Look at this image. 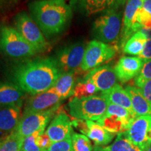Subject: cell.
Returning a JSON list of instances; mask_svg holds the SVG:
<instances>
[{
    "label": "cell",
    "instance_id": "cell-27",
    "mask_svg": "<svg viewBox=\"0 0 151 151\" xmlns=\"http://www.w3.org/2000/svg\"><path fill=\"white\" fill-rule=\"evenodd\" d=\"M23 140L14 130L10 134L0 140V151H20Z\"/></svg>",
    "mask_w": 151,
    "mask_h": 151
},
{
    "label": "cell",
    "instance_id": "cell-23",
    "mask_svg": "<svg viewBox=\"0 0 151 151\" xmlns=\"http://www.w3.org/2000/svg\"><path fill=\"white\" fill-rule=\"evenodd\" d=\"M101 127L111 133L118 134L126 132L129 128L131 122L124 120L115 115L105 114L100 120L97 121Z\"/></svg>",
    "mask_w": 151,
    "mask_h": 151
},
{
    "label": "cell",
    "instance_id": "cell-16",
    "mask_svg": "<svg viewBox=\"0 0 151 151\" xmlns=\"http://www.w3.org/2000/svg\"><path fill=\"white\" fill-rule=\"evenodd\" d=\"M72 124L70 118L64 113H59L55 117L47 128L46 133L52 143L65 140L71 137Z\"/></svg>",
    "mask_w": 151,
    "mask_h": 151
},
{
    "label": "cell",
    "instance_id": "cell-13",
    "mask_svg": "<svg viewBox=\"0 0 151 151\" xmlns=\"http://www.w3.org/2000/svg\"><path fill=\"white\" fill-rule=\"evenodd\" d=\"M62 99L51 90L33 94L26 103L23 114L46 111L60 106Z\"/></svg>",
    "mask_w": 151,
    "mask_h": 151
},
{
    "label": "cell",
    "instance_id": "cell-3",
    "mask_svg": "<svg viewBox=\"0 0 151 151\" xmlns=\"http://www.w3.org/2000/svg\"><path fill=\"white\" fill-rule=\"evenodd\" d=\"M122 9L103 13L93 23L92 34L96 40L109 44L119 42L122 28Z\"/></svg>",
    "mask_w": 151,
    "mask_h": 151
},
{
    "label": "cell",
    "instance_id": "cell-2",
    "mask_svg": "<svg viewBox=\"0 0 151 151\" xmlns=\"http://www.w3.org/2000/svg\"><path fill=\"white\" fill-rule=\"evenodd\" d=\"M29 9L31 18L47 37L62 32L72 16V9L65 0H37Z\"/></svg>",
    "mask_w": 151,
    "mask_h": 151
},
{
    "label": "cell",
    "instance_id": "cell-21",
    "mask_svg": "<svg viewBox=\"0 0 151 151\" xmlns=\"http://www.w3.org/2000/svg\"><path fill=\"white\" fill-rule=\"evenodd\" d=\"M88 132L86 136L92 140L96 146H104L110 143L114 139L115 134L111 133L101 127L97 122L86 120Z\"/></svg>",
    "mask_w": 151,
    "mask_h": 151
},
{
    "label": "cell",
    "instance_id": "cell-39",
    "mask_svg": "<svg viewBox=\"0 0 151 151\" xmlns=\"http://www.w3.org/2000/svg\"><path fill=\"white\" fill-rule=\"evenodd\" d=\"M148 138L149 140L151 141V123L150 124V127H149V129L148 131Z\"/></svg>",
    "mask_w": 151,
    "mask_h": 151
},
{
    "label": "cell",
    "instance_id": "cell-35",
    "mask_svg": "<svg viewBox=\"0 0 151 151\" xmlns=\"http://www.w3.org/2000/svg\"><path fill=\"white\" fill-rule=\"evenodd\" d=\"M71 124H72V127H74L76 129H78L82 134L86 136L88 134V127L86 120L75 118L71 121Z\"/></svg>",
    "mask_w": 151,
    "mask_h": 151
},
{
    "label": "cell",
    "instance_id": "cell-38",
    "mask_svg": "<svg viewBox=\"0 0 151 151\" xmlns=\"http://www.w3.org/2000/svg\"><path fill=\"white\" fill-rule=\"evenodd\" d=\"M141 31L146 35L148 39H151V28L150 29H142Z\"/></svg>",
    "mask_w": 151,
    "mask_h": 151
},
{
    "label": "cell",
    "instance_id": "cell-28",
    "mask_svg": "<svg viewBox=\"0 0 151 151\" xmlns=\"http://www.w3.org/2000/svg\"><path fill=\"white\" fill-rule=\"evenodd\" d=\"M71 143L73 151H92V146L87 136L82 134L73 133Z\"/></svg>",
    "mask_w": 151,
    "mask_h": 151
},
{
    "label": "cell",
    "instance_id": "cell-6",
    "mask_svg": "<svg viewBox=\"0 0 151 151\" xmlns=\"http://www.w3.org/2000/svg\"><path fill=\"white\" fill-rule=\"evenodd\" d=\"M117 47L96 39L90 41L85 50L81 70L89 71L110 61L116 54Z\"/></svg>",
    "mask_w": 151,
    "mask_h": 151
},
{
    "label": "cell",
    "instance_id": "cell-1",
    "mask_svg": "<svg viewBox=\"0 0 151 151\" xmlns=\"http://www.w3.org/2000/svg\"><path fill=\"white\" fill-rule=\"evenodd\" d=\"M62 73L53 58H37L17 66L13 79L24 92L33 95L50 90Z\"/></svg>",
    "mask_w": 151,
    "mask_h": 151
},
{
    "label": "cell",
    "instance_id": "cell-32",
    "mask_svg": "<svg viewBox=\"0 0 151 151\" xmlns=\"http://www.w3.org/2000/svg\"><path fill=\"white\" fill-rule=\"evenodd\" d=\"M43 151H73L71 143V136L63 141L52 143L49 148Z\"/></svg>",
    "mask_w": 151,
    "mask_h": 151
},
{
    "label": "cell",
    "instance_id": "cell-25",
    "mask_svg": "<svg viewBox=\"0 0 151 151\" xmlns=\"http://www.w3.org/2000/svg\"><path fill=\"white\" fill-rule=\"evenodd\" d=\"M147 39L146 35L140 30L128 39L122 48V51L124 54L130 55H139L142 51Z\"/></svg>",
    "mask_w": 151,
    "mask_h": 151
},
{
    "label": "cell",
    "instance_id": "cell-12",
    "mask_svg": "<svg viewBox=\"0 0 151 151\" xmlns=\"http://www.w3.org/2000/svg\"><path fill=\"white\" fill-rule=\"evenodd\" d=\"M150 123L151 116L137 117L124 132L126 137L142 151L151 142L148 138Z\"/></svg>",
    "mask_w": 151,
    "mask_h": 151
},
{
    "label": "cell",
    "instance_id": "cell-19",
    "mask_svg": "<svg viewBox=\"0 0 151 151\" xmlns=\"http://www.w3.org/2000/svg\"><path fill=\"white\" fill-rule=\"evenodd\" d=\"M101 94L106 98L108 103L120 106L122 108L127 109L132 116L136 117L132 109V101L129 94L120 85L117 83L110 90L101 92Z\"/></svg>",
    "mask_w": 151,
    "mask_h": 151
},
{
    "label": "cell",
    "instance_id": "cell-11",
    "mask_svg": "<svg viewBox=\"0 0 151 151\" xmlns=\"http://www.w3.org/2000/svg\"><path fill=\"white\" fill-rule=\"evenodd\" d=\"M143 0H127L123 11L122 28L118 44L119 47L123 48L124 45L132 36L142 29L136 22L137 12L141 9Z\"/></svg>",
    "mask_w": 151,
    "mask_h": 151
},
{
    "label": "cell",
    "instance_id": "cell-17",
    "mask_svg": "<svg viewBox=\"0 0 151 151\" xmlns=\"http://www.w3.org/2000/svg\"><path fill=\"white\" fill-rule=\"evenodd\" d=\"M21 106H0V132H13L21 118Z\"/></svg>",
    "mask_w": 151,
    "mask_h": 151
},
{
    "label": "cell",
    "instance_id": "cell-10",
    "mask_svg": "<svg viewBox=\"0 0 151 151\" xmlns=\"http://www.w3.org/2000/svg\"><path fill=\"white\" fill-rule=\"evenodd\" d=\"M127 0H71V9L86 16L122 9Z\"/></svg>",
    "mask_w": 151,
    "mask_h": 151
},
{
    "label": "cell",
    "instance_id": "cell-37",
    "mask_svg": "<svg viewBox=\"0 0 151 151\" xmlns=\"http://www.w3.org/2000/svg\"><path fill=\"white\" fill-rule=\"evenodd\" d=\"M142 9L151 16V0H143Z\"/></svg>",
    "mask_w": 151,
    "mask_h": 151
},
{
    "label": "cell",
    "instance_id": "cell-20",
    "mask_svg": "<svg viewBox=\"0 0 151 151\" xmlns=\"http://www.w3.org/2000/svg\"><path fill=\"white\" fill-rule=\"evenodd\" d=\"M124 89L131 99L132 109L136 117L151 116V104L143 97L140 90L134 86H126Z\"/></svg>",
    "mask_w": 151,
    "mask_h": 151
},
{
    "label": "cell",
    "instance_id": "cell-33",
    "mask_svg": "<svg viewBox=\"0 0 151 151\" xmlns=\"http://www.w3.org/2000/svg\"><path fill=\"white\" fill-rule=\"evenodd\" d=\"M36 142H37V145L39 146V148L42 151L49 148L52 144V141L46 133V132L39 136Z\"/></svg>",
    "mask_w": 151,
    "mask_h": 151
},
{
    "label": "cell",
    "instance_id": "cell-34",
    "mask_svg": "<svg viewBox=\"0 0 151 151\" xmlns=\"http://www.w3.org/2000/svg\"><path fill=\"white\" fill-rule=\"evenodd\" d=\"M138 57L142 60L144 63L151 60V39H147L142 51Z\"/></svg>",
    "mask_w": 151,
    "mask_h": 151
},
{
    "label": "cell",
    "instance_id": "cell-41",
    "mask_svg": "<svg viewBox=\"0 0 151 151\" xmlns=\"http://www.w3.org/2000/svg\"><path fill=\"white\" fill-rule=\"evenodd\" d=\"M9 0H0V6L3 5L4 4L7 2V1H9Z\"/></svg>",
    "mask_w": 151,
    "mask_h": 151
},
{
    "label": "cell",
    "instance_id": "cell-14",
    "mask_svg": "<svg viewBox=\"0 0 151 151\" xmlns=\"http://www.w3.org/2000/svg\"><path fill=\"white\" fill-rule=\"evenodd\" d=\"M85 78L93 83L99 91L106 92L117 84L118 78L114 69L109 65H102L89 71Z\"/></svg>",
    "mask_w": 151,
    "mask_h": 151
},
{
    "label": "cell",
    "instance_id": "cell-24",
    "mask_svg": "<svg viewBox=\"0 0 151 151\" xmlns=\"http://www.w3.org/2000/svg\"><path fill=\"white\" fill-rule=\"evenodd\" d=\"M94 151H142L126 137L124 132L118 134L112 144L107 146H96Z\"/></svg>",
    "mask_w": 151,
    "mask_h": 151
},
{
    "label": "cell",
    "instance_id": "cell-26",
    "mask_svg": "<svg viewBox=\"0 0 151 151\" xmlns=\"http://www.w3.org/2000/svg\"><path fill=\"white\" fill-rule=\"evenodd\" d=\"M99 90L91 81L84 78L76 83L72 96L73 98L81 99L94 95Z\"/></svg>",
    "mask_w": 151,
    "mask_h": 151
},
{
    "label": "cell",
    "instance_id": "cell-29",
    "mask_svg": "<svg viewBox=\"0 0 151 151\" xmlns=\"http://www.w3.org/2000/svg\"><path fill=\"white\" fill-rule=\"evenodd\" d=\"M105 114L115 115V116H118L119 118H121L131 122L136 118V117L132 116L127 109L111 103H108V106H107Z\"/></svg>",
    "mask_w": 151,
    "mask_h": 151
},
{
    "label": "cell",
    "instance_id": "cell-8",
    "mask_svg": "<svg viewBox=\"0 0 151 151\" xmlns=\"http://www.w3.org/2000/svg\"><path fill=\"white\" fill-rule=\"evenodd\" d=\"M86 48L84 43H76L58 51L55 60L62 73H76L81 70Z\"/></svg>",
    "mask_w": 151,
    "mask_h": 151
},
{
    "label": "cell",
    "instance_id": "cell-15",
    "mask_svg": "<svg viewBox=\"0 0 151 151\" xmlns=\"http://www.w3.org/2000/svg\"><path fill=\"white\" fill-rule=\"evenodd\" d=\"M143 65L144 62L139 57H122L114 67L118 80L122 83H125L135 78L140 72Z\"/></svg>",
    "mask_w": 151,
    "mask_h": 151
},
{
    "label": "cell",
    "instance_id": "cell-7",
    "mask_svg": "<svg viewBox=\"0 0 151 151\" xmlns=\"http://www.w3.org/2000/svg\"><path fill=\"white\" fill-rule=\"evenodd\" d=\"M17 31L38 51L46 48L47 41L40 28L26 12H20L15 18Z\"/></svg>",
    "mask_w": 151,
    "mask_h": 151
},
{
    "label": "cell",
    "instance_id": "cell-5",
    "mask_svg": "<svg viewBox=\"0 0 151 151\" xmlns=\"http://www.w3.org/2000/svg\"><path fill=\"white\" fill-rule=\"evenodd\" d=\"M0 50L11 58H27L38 52L16 29L6 25L0 29Z\"/></svg>",
    "mask_w": 151,
    "mask_h": 151
},
{
    "label": "cell",
    "instance_id": "cell-40",
    "mask_svg": "<svg viewBox=\"0 0 151 151\" xmlns=\"http://www.w3.org/2000/svg\"><path fill=\"white\" fill-rule=\"evenodd\" d=\"M143 151H151V142L145 148L144 150Z\"/></svg>",
    "mask_w": 151,
    "mask_h": 151
},
{
    "label": "cell",
    "instance_id": "cell-9",
    "mask_svg": "<svg viewBox=\"0 0 151 151\" xmlns=\"http://www.w3.org/2000/svg\"><path fill=\"white\" fill-rule=\"evenodd\" d=\"M58 107L59 106L43 112L22 114L20 122L14 131L24 139L28 136L32 134L34 132L45 129Z\"/></svg>",
    "mask_w": 151,
    "mask_h": 151
},
{
    "label": "cell",
    "instance_id": "cell-22",
    "mask_svg": "<svg viewBox=\"0 0 151 151\" xmlns=\"http://www.w3.org/2000/svg\"><path fill=\"white\" fill-rule=\"evenodd\" d=\"M75 86V73H62L50 90L63 100L73 95Z\"/></svg>",
    "mask_w": 151,
    "mask_h": 151
},
{
    "label": "cell",
    "instance_id": "cell-36",
    "mask_svg": "<svg viewBox=\"0 0 151 151\" xmlns=\"http://www.w3.org/2000/svg\"><path fill=\"white\" fill-rule=\"evenodd\" d=\"M147 101L151 104V80L145 83L141 88H139Z\"/></svg>",
    "mask_w": 151,
    "mask_h": 151
},
{
    "label": "cell",
    "instance_id": "cell-30",
    "mask_svg": "<svg viewBox=\"0 0 151 151\" xmlns=\"http://www.w3.org/2000/svg\"><path fill=\"white\" fill-rule=\"evenodd\" d=\"M45 132V129H42L34 132L32 134L28 136L24 139L20 151H42L37 145V139L39 135Z\"/></svg>",
    "mask_w": 151,
    "mask_h": 151
},
{
    "label": "cell",
    "instance_id": "cell-31",
    "mask_svg": "<svg viewBox=\"0 0 151 151\" xmlns=\"http://www.w3.org/2000/svg\"><path fill=\"white\" fill-rule=\"evenodd\" d=\"M149 80H151V60L145 62L140 72L134 78V84L139 88Z\"/></svg>",
    "mask_w": 151,
    "mask_h": 151
},
{
    "label": "cell",
    "instance_id": "cell-18",
    "mask_svg": "<svg viewBox=\"0 0 151 151\" xmlns=\"http://www.w3.org/2000/svg\"><path fill=\"white\" fill-rule=\"evenodd\" d=\"M24 97V92L15 83L0 82V106H21Z\"/></svg>",
    "mask_w": 151,
    "mask_h": 151
},
{
    "label": "cell",
    "instance_id": "cell-4",
    "mask_svg": "<svg viewBox=\"0 0 151 151\" xmlns=\"http://www.w3.org/2000/svg\"><path fill=\"white\" fill-rule=\"evenodd\" d=\"M69 113L73 118L97 122L104 116L108 101L102 94L88 97L71 98L68 104Z\"/></svg>",
    "mask_w": 151,
    "mask_h": 151
}]
</instances>
